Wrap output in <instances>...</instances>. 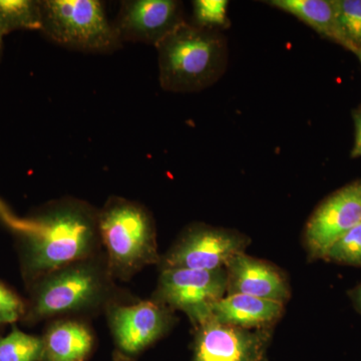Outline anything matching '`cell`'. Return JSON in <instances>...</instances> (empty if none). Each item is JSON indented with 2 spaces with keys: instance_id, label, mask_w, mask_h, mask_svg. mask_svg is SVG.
Returning a JSON list of instances; mask_svg holds the SVG:
<instances>
[{
  "instance_id": "cell-20",
  "label": "cell",
  "mask_w": 361,
  "mask_h": 361,
  "mask_svg": "<svg viewBox=\"0 0 361 361\" xmlns=\"http://www.w3.org/2000/svg\"><path fill=\"white\" fill-rule=\"evenodd\" d=\"M324 259L361 267V224L349 230L334 242L325 254Z\"/></svg>"
},
{
  "instance_id": "cell-19",
  "label": "cell",
  "mask_w": 361,
  "mask_h": 361,
  "mask_svg": "<svg viewBox=\"0 0 361 361\" xmlns=\"http://www.w3.org/2000/svg\"><path fill=\"white\" fill-rule=\"evenodd\" d=\"M227 0H196L193 2L195 25L217 30L229 25Z\"/></svg>"
},
{
  "instance_id": "cell-2",
  "label": "cell",
  "mask_w": 361,
  "mask_h": 361,
  "mask_svg": "<svg viewBox=\"0 0 361 361\" xmlns=\"http://www.w3.org/2000/svg\"><path fill=\"white\" fill-rule=\"evenodd\" d=\"M104 254L75 261L35 282L30 319L90 314L116 302V285Z\"/></svg>"
},
{
  "instance_id": "cell-14",
  "label": "cell",
  "mask_w": 361,
  "mask_h": 361,
  "mask_svg": "<svg viewBox=\"0 0 361 361\" xmlns=\"http://www.w3.org/2000/svg\"><path fill=\"white\" fill-rule=\"evenodd\" d=\"M42 361H85L92 353V330L78 320L59 319L47 327Z\"/></svg>"
},
{
  "instance_id": "cell-12",
  "label": "cell",
  "mask_w": 361,
  "mask_h": 361,
  "mask_svg": "<svg viewBox=\"0 0 361 361\" xmlns=\"http://www.w3.org/2000/svg\"><path fill=\"white\" fill-rule=\"evenodd\" d=\"M227 294H244L286 303L290 298V286L283 272L261 259L239 254L226 266Z\"/></svg>"
},
{
  "instance_id": "cell-17",
  "label": "cell",
  "mask_w": 361,
  "mask_h": 361,
  "mask_svg": "<svg viewBox=\"0 0 361 361\" xmlns=\"http://www.w3.org/2000/svg\"><path fill=\"white\" fill-rule=\"evenodd\" d=\"M42 337L30 336L13 327L11 334L0 338V361H42Z\"/></svg>"
},
{
  "instance_id": "cell-1",
  "label": "cell",
  "mask_w": 361,
  "mask_h": 361,
  "mask_svg": "<svg viewBox=\"0 0 361 361\" xmlns=\"http://www.w3.org/2000/svg\"><path fill=\"white\" fill-rule=\"evenodd\" d=\"M99 209L77 198L54 200L32 217L14 215L0 200V220L20 239L33 282L65 266L99 254Z\"/></svg>"
},
{
  "instance_id": "cell-13",
  "label": "cell",
  "mask_w": 361,
  "mask_h": 361,
  "mask_svg": "<svg viewBox=\"0 0 361 361\" xmlns=\"http://www.w3.org/2000/svg\"><path fill=\"white\" fill-rule=\"evenodd\" d=\"M284 306L278 301L233 294L214 304L211 319L243 329H272L283 315Z\"/></svg>"
},
{
  "instance_id": "cell-21",
  "label": "cell",
  "mask_w": 361,
  "mask_h": 361,
  "mask_svg": "<svg viewBox=\"0 0 361 361\" xmlns=\"http://www.w3.org/2000/svg\"><path fill=\"white\" fill-rule=\"evenodd\" d=\"M23 300L0 282V323H13L25 314Z\"/></svg>"
},
{
  "instance_id": "cell-18",
  "label": "cell",
  "mask_w": 361,
  "mask_h": 361,
  "mask_svg": "<svg viewBox=\"0 0 361 361\" xmlns=\"http://www.w3.org/2000/svg\"><path fill=\"white\" fill-rule=\"evenodd\" d=\"M334 6L345 49L355 52L361 47V0H334Z\"/></svg>"
},
{
  "instance_id": "cell-5",
  "label": "cell",
  "mask_w": 361,
  "mask_h": 361,
  "mask_svg": "<svg viewBox=\"0 0 361 361\" xmlns=\"http://www.w3.org/2000/svg\"><path fill=\"white\" fill-rule=\"evenodd\" d=\"M42 32L61 47L87 52L111 54L123 42L97 0H44Z\"/></svg>"
},
{
  "instance_id": "cell-22",
  "label": "cell",
  "mask_w": 361,
  "mask_h": 361,
  "mask_svg": "<svg viewBox=\"0 0 361 361\" xmlns=\"http://www.w3.org/2000/svg\"><path fill=\"white\" fill-rule=\"evenodd\" d=\"M355 121V146L351 151V158H360L361 157V110L353 113Z\"/></svg>"
},
{
  "instance_id": "cell-9",
  "label": "cell",
  "mask_w": 361,
  "mask_h": 361,
  "mask_svg": "<svg viewBox=\"0 0 361 361\" xmlns=\"http://www.w3.org/2000/svg\"><path fill=\"white\" fill-rule=\"evenodd\" d=\"M194 329L192 361H265L273 336V329H239L211 318Z\"/></svg>"
},
{
  "instance_id": "cell-3",
  "label": "cell",
  "mask_w": 361,
  "mask_h": 361,
  "mask_svg": "<svg viewBox=\"0 0 361 361\" xmlns=\"http://www.w3.org/2000/svg\"><path fill=\"white\" fill-rule=\"evenodd\" d=\"M159 80L171 92H197L225 73L228 47L217 30L180 23L156 47Z\"/></svg>"
},
{
  "instance_id": "cell-7",
  "label": "cell",
  "mask_w": 361,
  "mask_h": 361,
  "mask_svg": "<svg viewBox=\"0 0 361 361\" xmlns=\"http://www.w3.org/2000/svg\"><path fill=\"white\" fill-rule=\"evenodd\" d=\"M226 268L219 270H161L151 299L182 311L194 327L211 318L214 304L227 294Z\"/></svg>"
},
{
  "instance_id": "cell-8",
  "label": "cell",
  "mask_w": 361,
  "mask_h": 361,
  "mask_svg": "<svg viewBox=\"0 0 361 361\" xmlns=\"http://www.w3.org/2000/svg\"><path fill=\"white\" fill-rule=\"evenodd\" d=\"M104 310L116 348L127 356L141 353L165 336L176 323L174 311L153 299L133 304L116 301Z\"/></svg>"
},
{
  "instance_id": "cell-16",
  "label": "cell",
  "mask_w": 361,
  "mask_h": 361,
  "mask_svg": "<svg viewBox=\"0 0 361 361\" xmlns=\"http://www.w3.org/2000/svg\"><path fill=\"white\" fill-rule=\"evenodd\" d=\"M0 23L6 33L13 30H42L39 1L0 0Z\"/></svg>"
},
{
  "instance_id": "cell-25",
  "label": "cell",
  "mask_w": 361,
  "mask_h": 361,
  "mask_svg": "<svg viewBox=\"0 0 361 361\" xmlns=\"http://www.w3.org/2000/svg\"><path fill=\"white\" fill-rule=\"evenodd\" d=\"M356 56H357L358 59H360V63H361V47L360 49H358L357 51L355 52Z\"/></svg>"
},
{
  "instance_id": "cell-10",
  "label": "cell",
  "mask_w": 361,
  "mask_h": 361,
  "mask_svg": "<svg viewBox=\"0 0 361 361\" xmlns=\"http://www.w3.org/2000/svg\"><path fill=\"white\" fill-rule=\"evenodd\" d=\"M361 224V182L348 185L317 207L306 224L304 239L312 258H324L334 242Z\"/></svg>"
},
{
  "instance_id": "cell-6",
  "label": "cell",
  "mask_w": 361,
  "mask_h": 361,
  "mask_svg": "<svg viewBox=\"0 0 361 361\" xmlns=\"http://www.w3.org/2000/svg\"><path fill=\"white\" fill-rule=\"evenodd\" d=\"M250 239L242 233L202 223L190 225L163 256L165 269L214 271L226 268L235 256L245 253Z\"/></svg>"
},
{
  "instance_id": "cell-24",
  "label": "cell",
  "mask_w": 361,
  "mask_h": 361,
  "mask_svg": "<svg viewBox=\"0 0 361 361\" xmlns=\"http://www.w3.org/2000/svg\"><path fill=\"white\" fill-rule=\"evenodd\" d=\"M4 35H6V32H4V27H2L1 23H0V47H1L2 37Z\"/></svg>"
},
{
  "instance_id": "cell-23",
  "label": "cell",
  "mask_w": 361,
  "mask_h": 361,
  "mask_svg": "<svg viewBox=\"0 0 361 361\" xmlns=\"http://www.w3.org/2000/svg\"><path fill=\"white\" fill-rule=\"evenodd\" d=\"M353 300L358 310L361 311V285L355 292H353Z\"/></svg>"
},
{
  "instance_id": "cell-11",
  "label": "cell",
  "mask_w": 361,
  "mask_h": 361,
  "mask_svg": "<svg viewBox=\"0 0 361 361\" xmlns=\"http://www.w3.org/2000/svg\"><path fill=\"white\" fill-rule=\"evenodd\" d=\"M182 4L175 0H127L121 4L115 26L125 42L157 47L184 23Z\"/></svg>"
},
{
  "instance_id": "cell-15",
  "label": "cell",
  "mask_w": 361,
  "mask_h": 361,
  "mask_svg": "<svg viewBox=\"0 0 361 361\" xmlns=\"http://www.w3.org/2000/svg\"><path fill=\"white\" fill-rule=\"evenodd\" d=\"M267 4L295 16L318 35L345 47L337 20L334 0H271Z\"/></svg>"
},
{
  "instance_id": "cell-4",
  "label": "cell",
  "mask_w": 361,
  "mask_h": 361,
  "mask_svg": "<svg viewBox=\"0 0 361 361\" xmlns=\"http://www.w3.org/2000/svg\"><path fill=\"white\" fill-rule=\"evenodd\" d=\"M97 222L114 279L128 281L144 268L160 262L155 221L142 204L111 196L99 209Z\"/></svg>"
}]
</instances>
